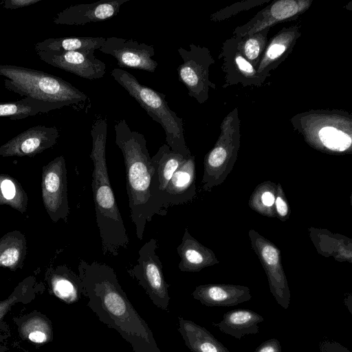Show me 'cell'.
<instances>
[{"label":"cell","mask_w":352,"mask_h":352,"mask_svg":"<svg viewBox=\"0 0 352 352\" xmlns=\"http://www.w3.org/2000/svg\"><path fill=\"white\" fill-rule=\"evenodd\" d=\"M78 271L82 294L100 322L118 332L134 352H161L151 328L128 299L111 267L82 260Z\"/></svg>","instance_id":"1"},{"label":"cell","mask_w":352,"mask_h":352,"mask_svg":"<svg viewBox=\"0 0 352 352\" xmlns=\"http://www.w3.org/2000/svg\"><path fill=\"white\" fill-rule=\"evenodd\" d=\"M115 132V142L122 153L125 165L130 217L138 239L142 240L146 223L155 214L165 216L168 211L153 196L155 168L144 136L132 131L124 119L116 122Z\"/></svg>","instance_id":"2"},{"label":"cell","mask_w":352,"mask_h":352,"mask_svg":"<svg viewBox=\"0 0 352 352\" xmlns=\"http://www.w3.org/2000/svg\"><path fill=\"white\" fill-rule=\"evenodd\" d=\"M92 148L90 158L94 164L91 188L95 205L96 221L104 255L116 256L126 249L129 239L124 221L111 186L106 159L107 122L99 118L91 126Z\"/></svg>","instance_id":"3"},{"label":"cell","mask_w":352,"mask_h":352,"mask_svg":"<svg viewBox=\"0 0 352 352\" xmlns=\"http://www.w3.org/2000/svg\"><path fill=\"white\" fill-rule=\"evenodd\" d=\"M6 88L23 98L41 102L54 110L63 107L82 109L88 96L60 77L22 66L0 64Z\"/></svg>","instance_id":"4"},{"label":"cell","mask_w":352,"mask_h":352,"mask_svg":"<svg viewBox=\"0 0 352 352\" xmlns=\"http://www.w3.org/2000/svg\"><path fill=\"white\" fill-rule=\"evenodd\" d=\"M111 76L145 110L161 124L166 133V144L184 157L190 156L186 145L183 120L170 109L166 95L141 84L131 73L120 68L111 71Z\"/></svg>","instance_id":"5"},{"label":"cell","mask_w":352,"mask_h":352,"mask_svg":"<svg viewBox=\"0 0 352 352\" xmlns=\"http://www.w3.org/2000/svg\"><path fill=\"white\" fill-rule=\"evenodd\" d=\"M157 246V240L153 238L145 243L138 251V263L127 272L137 280L156 307L168 311L170 285L164 278L162 261L156 254Z\"/></svg>","instance_id":"6"},{"label":"cell","mask_w":352,"mask_h":352,"mask_svg":"<svg viewBox=\"0 0 352 352\" xmlns=\"http://www.w3.org/2000/svg\"><path fill=\"white\" fill-rule=\"evenodd\" d=\"M43 198L47 211L54 221L67 220L69 213L67 188V170L63 155L43 168Z\"/></svg>","instance_id":"7"},{"label":"cell","mask_w":352,"mask_h":352,"mask_svg":"<svg viewBox=\"0 0 352 352\" xmlns=\"http://www.w3.org/2000/svg\"><path fill=\"white\" fill-rule=\"evenodd\" d=\"M99 50L113 56L120 67L154 72L158 65L152 58L155 54L153 46L131 39L116 36L106 38Z\"/></svg>","instance_id":"8"},{"label":"cell","mask_w":352,"mask_h":352,"mask_svg":"<svg viewBox=\"0 0 352 352\" xmlns=\"http://www.w3.org/2000/svg\"><path fill=\"white\" fill-rule=\"evenodd\" d=\"M94 52V50L36 52L45 63L89 80L101 78L105 73V63L96 58Z\"/></svg>","instance_id":"9"},{"label":"cell","mask_w":352,"mask_h":352,"mask_svg":"<svg viewBox=\"0 0 352 352\" xmlns=\"http://www.w3.org/2000/svg\"><path fill=\"white\" fill-rule=\"evenodd\" d=\"M58 137L56 126H31L1 145L0 157H34L55 145Z\"/></svg>","instance_id":"10"},{"label":"cell","mask_w":352,"mask_h":352,"mask_svg":"<svg viewBox=\"0 0 352 352\" xmlns=\"http://www.w3.org/2000/svg\"><path fill=\"white\" fill-rule=\"evenodd\" d=\"M188 51L182 47L177 50L183 59V63L177 67L179 80L185 85L188 90V94L195 97L199 102L205 100L206 87V66L208 57L206 51L190 45Z\"/></svg>","instance_id":"11"},{"label":"cell","mask_w":352,"mask_h":352,"mask_svg":"<svg viewBox=\"0 0 352 352\" xmlns=\"http://www.w3.org/2000/svg\"><path fill=\"white\" fill-rule=\"evenodd\" d=\"M129 1L103 0L71 6L58 12L53 22L56 25H77L103 21L115 16L121 6Z\"/></svg>","instance_id":"12"},{"label":"cell","mask_w":352,"mask_h":352,"mask_svg":"<svg viewBox=\"0 0 352 352\" xmlns=\"http://www.w3.org/2000/svg\"><path fill=\"white\" fill-rule=\"evenodd\" d=\"M194 157H188L174 173L162 193L165 209L188 201L194 194Z\"/></svg>","instance_id":"13"},{"label":"cell","mask_w":352,"mask_h":352,"mask_svg":"<svg viewBox=\"0 0 352 352\" xmlns=\"http://www.w3.org/2000/svg\"><path fill=\"white\" fill-rule=\"evenodd\" d=\"M187 157L173 151L166 144L162 145L156 154L151 157L155 168L153 196L164 209L165 208L162 201V193L174 173Z\"/></svg>","instance_id":"14"},{"label":"cell","mask_w":352,"mask_h":352,"mask_svg":"<svg viewBox=\"0 0 352 352\" xmlns=\"http://www.w3.org/2000/svg\"><path fill=\"white\" fill-rule=\"evenodd\" d=\"M178 331L192 352H230L206 328L192 320L179 316Z\"/></svg>","instance_id":"15"},{"label":"cell","mask_w":352,"mask_h":352,"mask_svg":"<svg viewBox=\"0 0 352 352\" xmlns=\"http://www.w3.org/2000/svg\"><path fill=\"white\" fill-rule=\"evenodd\" d=\"M193 298L207 307H231L245 302L251 296L245 288L221 285H202L196 287Z\"/></svg>","instance_id":"16"},{"label":"cell","mask_w":352,"mask_h":352,"mask_svg":"<svg viewBox=\"0 0 352 352\" xmlns=\"http://www.w3.org/2000/svg\"><path fill=\"white\" fill-rule=\"evenodd\" d=\"M263 321V317L255 311L239 309L225 313L222 320L214 325L221 332L241 340L246 335L258 333V324Z\"/></svg>","instance_id":"17"},{"label":"cell","mask_w":352,"mask_h":352,"mask_svg":"<svg viewBox=\"0 0 352 352\" xmlns=\"http://www.w3.org/2000/svg\"><path fill=\"white\" fill-rule=\"evenodd\" d=\"M14 321L21 338L36 344H43L53 339L52 324L50 318L38 311H32L14 318Z\"/></svg>","instance_id":"18"},{"label":"cell","mask_w":352,"mask_h":352,"mask_svg":"<svg viewBox=\"0 0 352 352\" xmlns=\"http://www.w3.org/2000/svg\"><path fill=\"white\" fill-rule=\"evenodd\" d=\"M104 37H60L47 38L34 45L35 52H72L99 50L104 44Z\"/></svg>","instance_id":"19"},{"label":"cell","mask_w":352,"mask_h":352,"mask_svg":"<svg viewBox=\"0 0 352 352\" xmlns=\"http://www.w3.org/2000/svg\"><path fill=\"white\" fill-rule=\"evenodd\" d=\"M50 283L53 294L67 304L78 302L82 295L79 275L66 267L58 268L51 276Z\"/></svg>","instance_id":"20"},{"label":"cell","mask_w":352,"mask_h":352,"mask_svg":"<svg viewBox=\"0 0 352 352\" xmlns=\"http://www.w3.org/2000/svg\"><path fill=\"white\" fill-rule=\"evenodd\" d=\"M33 283V280L23 281L6 299L0 300V352L6 347V341L10 336L9 327L3 321L4 317L15 305L27 304L34 298L37 291Z\"/></svg>","instance_id":"21"},{"label":"cell","mask_w":352,"mask_h":352,"mask_svg":"<svg viewBox=\"0 0 352 352\" xmlns=\"http://www.w3.org/2000/svg\"><path fill=\"white\" fill-rule=\"evenodd\" d=\"M53 110L51 107L28 98L13 102H0V117L8 118L12 120L24 119Z\"/></svg>","instance_id":"22"},{"label":"cell","mask_w":352,"mask_h":352,"mask_svg":"<svg viewBox=\"0 0 352 352\" xmlns=\"http://www.w3.org/2000/svg\"><path fill=\"white\" fill-rule=\"evenodd\" d=\"M177 252L180 257L178 267L181 272L198 270L205 262L204 254L187 229H185L182 242L177 248Z\"/></svg>","instance_id":"23"},{"label":"cell","mask_w":352,"mask_h":352,"mask_svg":"<svg viewBox=\"0 0 352 352\" xmlns=\"http://www.w3.org/2000/svg\"><path fill=\"white\" fill-rule=\"evenodd\" d=\"M24 239L17 232L8 233L0 241V264L3 266L16 267L22 258Z\"/></svg>","instance_id":"24"},{"label":"cell","mask_w":352,"mask_h":352,"mask_svg":"<svg viewBox=\"0 0 352 352\" xmlns=\"http://www.w3.org/2000/svg\"><path fill=\"white\" fill-rule=\"evenodd\" d=\"M322 144L331 150L342 151L351 144V137L333 126L322 128L318 133Z\"/></svg>","instance_id":"25"},{"label":"cell","mask_w":352,"mask_h":352,"mask_svg":"<svg viewBox=\"0 0 352 352\" xmlns=\"http://www.w3.org/2000/svg\"><path fill=\"white\" fill-rule=\"evenodd\" d=\"M0 204H7L23 211V196L19 195L17 188L12 179L5 178L0 183Z\"/></svg>","instance_id":"26"},{"label":"cell","mask_w":352,"mask_h":352,"mask_svg":"<svg viewBox=\"0 0 352 352\" xmlns=\"http://www.w3.org/2000/svg\"><path fill=\"white\" fill-rule=\"evenodd\" d=\"M298 11V5L294 1H279L270 9L271 21L274 22L292 16Z\"/></svg>","instance_id":"27"},{"label":"cell","mask_w":352,"mask_h":352,"mask_svg":"<svg viewBox=\"0 0 352 352\" xmlns=\"http://www.w3.org/2000/svg\"><path fill=\"white\" fill-rule=\"evenodd\" d=\"M226 151L222 147H217L214 148L209 154L207 162L211 167L220 166L226 158Z\"/></svg>","instance_id":"28"},{"label":"cell","mask_w":352,"mask_h":352,"mask_svg":"<svg viewBox=\"0 0 352 352\" xmlns=\"http://www.w3.org/2000/svg\"><path fill=\"white\" fill-rule=\"evenodd\" d=\"M41 0H3L1 2L3 8L8 10H16L34 5Z\"/></svg>","instance_id":"29"},{"label":"cell","mask_w":352,"mask_h":352,"mask_svg":"<svg viewBox=\"0 0 352 352\" xmlns=\"http://www.w3.org/2000/svg\"><path fill=\"white\" fill-rule=\"evenodd\" d=\"M320 352H351L336 341H322L319 345Z\"/></svg>","instance_id":"30"},{"label":"cell","mask_w":352,"mask_h":352,"mask_svg":"<svg viewBox=\"0 0 352 352\" xmlns=\"http://www.w3.org/2000/svg\"><path fill=\"white\" fill-rule=\"evenodd\" d=\"M254 352H282L281 346L277 339L272 338L262 342Z\"/></svg>","instance_id":"31"},{"label":"cell","mask_w":352,"mask_h":352,"mask_svg":"<svg viewBox=\"0 0 352 352\" xmlns=\"http://www.w3.org/2000/svg\"><path fill=\"white\" fill-rule=\"evenodd\" d=\"M259 43L256 39L250 38L245 43V53L249 59H255L259 54Z\"/></svg>","instance_id":"32"},{"label":"cell","mask_w":352,"mask_h":352,"mask_svg":"<svg viewBox=\"0 0 352 352\" xmlns=\"http://www.w3.org/2000/svg\"><path fill=\"white\" fill-rule=\"evenodd\" d=\"M262 255L266 263L270 265H275L278 263V253L276 250L271 245H266L264 247Z\"/></svg>","instance_id":"33"},{"label":"cell","mask_w":352,"mask_h":352,"mask_svg":"<svg viewBox=\"0 0 352 352\" xmlns=\"http://www.w3.org/2000/svg\"><path fill=\"white\" fill-rule=\"evenodd\" d=\"M285 46L283 44H272L267 52V55L270 59H275L285 51Z\"/></svg>","instance_id":"34"},{"label":"cell","mask_w":352,"mask_h":352,"mask_svg":"<svg viewBox=\"0 0 352 352\" xmlns=\"http://www.w3.org/2000/svg\"><path fill=\"white\" fill-rule=\"evenodd\" d=\"M236 62L241 70L244 71L247 73H253L254 72V68L242 56H239L236 58Z\"/></svg>","instance_id":"35"},{"label":"cell","mask_w":352,"mask_h":352,"mask_svg":"<svg viewBox=\"0 0 352 352\" xmlns=\"http://www.w3.org/2000/svg\"><path fill=\"white\" fill-rule=\"evenodd\" d=\"M276 204L278 213L281 216L286 215L287 212V206L285 202L280 197H278L276 200Z\"/></svg>","instance_id":"36"},{"label":"cell","mask_w":352,"mask_h":352,"mask_svg":"<svg viewBox=\"0 0 352 352\" xmlns=\"http://www.w3.org/2000/svg\"><path fill=\"white\" fill-rule=\"evenodd\" d=\"M262 201L263 204L267 206H272L274 202V197L270 192H265L262 195Z\"/></svg>","instance_id":"37"},{"label":"cell","mask_w":352,"mask_h":352,"mask_svg":"<svg viewBox=\"0 0 352 352\" xmlns=\"http://www.w3.org/2000/svg\"><path fill=\"white\" fill-rule=\"evenodd\" d=\"M24 352H30V351H24Z\"/></svg>","instance_id":"38"}]
</instances>
